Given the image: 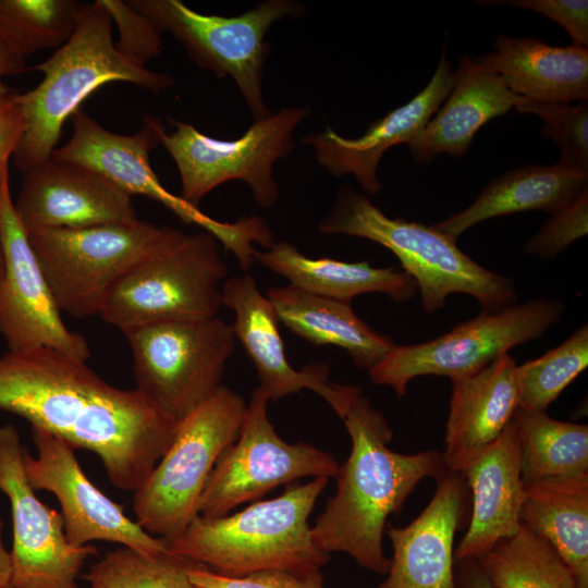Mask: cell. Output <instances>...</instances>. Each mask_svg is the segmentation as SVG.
I'll return each instance as SVG.
<instances>
[{
	"instance_id": "cell-17",
	"label": "cell",
	"mask_w": 588,
	"mask_h": 588,
	"mask_svg": "<svg viewBox=\"0 0 588 588\" xmlns=\"http://www.w3.org/2000/svg\"><path fill=\"white\" fill-rule=\"evenodd\" d=\"M32 438L37 455L25 451L28 481L35 491L54 494L61 506L65 537L72 546L112 542L145 556L170 550L166 541L145 531L89 480L69 443L38 428H32Z\"/></svg>"
},
{
	"instance_id": "cell-26",
	"label": "cell",
	"mask_w": 588,
	"mask_h": 588,
	"mask_svg": "<svg viewBox=\"0 0 588 588\" xmlns=\"http://www.w3.org/2000/svg\"><path fill=\"white\" fill-rule=\"evenodd\" d=\"M586 189L588 173L572 171L558 163H530L494 177L467 208L432 226L456 241L469 228L491 218L530 210L552 215Z\"/></svg>"
},
{
	"instance_id": "cell-25",
	"label": "cell",
	"mask_w": 588,
	"mask_h": 588,
	"mask_svg": "<svg viewBox=\"0 0 588 588\" xmlns=\"http://www.w3.org/2000/svg\"><path fill=\"white\" fill-rule=\"evenodd\" d=\"M516 96L543 102L587 101L588 49L550 46L534 37L499 34L494 51L475 59Z\"/></svg>"
},
{
	"instance_id": "cell-7",
	"label": "cell",
	"mask_w": 588,
	"mask_h": 588,
	"mask_svg": "<svg viewBox=\"0 0 588 588\" xmlns=\"http://www.w3.org/2000/svg\"><path fill=\"white\" fill-rule=\"evenodd\" d=\"M247 404L225 385L177 422L166 453L134 491L138 525L169 546L198 516L205 485L221 453L241 430Z\"/></svg>"
},
{
	"instance_id": "cell-44",
	"label": "cell",
	"mask_w": 588,
	"mask_h": 588,
	"mask_svg": "<svg viewBox=\"0 0 588 588\" xmlns=\"http://www.w3.org/2000/svg\"><path fill=\"white\" fill-rule=\"evenodd\" d=\"M3 273V256H2V250H1V246H0V278Z\"/></svg>"
},
{
	"instance_id": "cell-36",
	"label": "cell",
	"mask_w": 588,
	"mask_h": 588,
	"mask_svg": "<svg viewBox=\"0 0 588 588\" xmlns=\"http://www.w3.org/2000/svg\"><path fill=\"white\" fill-rule=\"evenodd\" d=\"M587 229L588 189L568 206L552 213L540 230L525 243L524 250L542 259H553L586 235Z\"/></svg>"
},
{
	"instance_id": "cell-37",
	"label": "cell",
	"mask_w": 588,
	"mask_h": 588,
	"mask_svg": "<svg viewBox=\"0 0 588 588\" xmlns=\"http://www.w3.org/2000/svg\"><path fill=\"white\" fill-rule=\"evenodd\" d=\"M112 23L119 29L117 49L137 63H146L162 52L160 30L144 14L132 8L127 1L100 0Z\"/></svg>"
},
{
	"instance_id": "cell-6",
	"label": "cell",
	"mask_w": 588,
	"mask_h": 588,
	"mask_svg": "<svg viewBox=\"0 0 588 588\" xmlns=\"http://www.w3.org/2000/svg\"><path fill=\"white\" fill-rule=\"evenodd\" d=\"M228 268L219 241L167 225L158 246L113 287L100 317L123 334L140 327L217 317Z\"/></svg>"
},
{
	"instance_id": "cell-30",
	"label": "cell",
	"mask_w": 588,
	"mask_h": 588,
	"mask_svg": "<svg viewBox=\"0 0 588 588\" xmlns=\"http://www.w3.org/2000/svg\"><path fill=\"white\" fill-rule=\"evenodd\" d=\"M526 487L588 473V426L561 421L547 412L517 409L513 417Z\"/></svg>"
},
{
	"instance_id": "cell-28",
	"label": "cell",
	"mask_w": 588,
	"mask_h": 588,
	"mask_svg": "<svg viewBox=\"0 0 588 588\" xmlns=\"http://www.w3.org/2000/svg\"><path fill=\"white\" fill-rule=\"evenodd\" d=\"M279 321L291 332L316 346L343 348L353 363L369 371L394 345L378 333L344 303L318 296L287 284L269 290Z\"/></svg>"
},
{
	"instance_id": "cell-12",
	"label": "cell",
	"mask_w": 588,
	"mask_h": 588,
	"mask_svg": "<svg viewBox=\"0 0 588 588\" xmlns=\"http://www.w3.org/2000/svg\"><path fill=\"white\" fill-rule=\"evenodd\" d=\"M560 301L537 298L512 304L455 326L424 343L393 345L368 373L375 385L391 387L397 396L419 376H446L452 381L470 376L507 354L539 339L562 317Z\"/></svg>"
},
{
	"instance_id": "cell-43",
	"label": "cell",
	"mask_w": 588,
	"mask_h": 588,
	"mask_svg": "<svg viewBox=\"0 0 588 588\" xmlns=\"http://www.w3.org/2000/svg\"><path fill=\"white\" fill-rule=\"evenodd\" d=\"M11 556L3 543V522L0 518V588H11Z\"/></svg>"
},
{
	"instance_id": "cell-13",
	"label": "cell",
	"mask_w": 588,
	"mask_h": 588,
	"mask_svg": "<svg viewBox=\"0 0 588 588\" xmlns=\"http://www.w3.org/2000/svg\"><path fill=\"white\" fill-rule=\"evenodd\" d=\"M161 32L180 41L192 60L218 77L231 76L255 120L271 114L262 94V70L269 52L265 37L271 25L301 15L290 0H269L234 16L205 14L181 0H128Z\"/></svg>"
},
{
	"instance_id": "cell-27",
	"label": "cell",
	"mask_w": 588,
	"mask_h": 588,
	"mask_svg": "<svg viewBox=\"0 0 588 588\" xmlns=\"http://www.w3.org/2000/svg\"><path fill=\"white\" fill-rule=\"evenodd\" d=\"M254 258L293 286L344 303L367 293L385 294L394 302L403 303L418 291L414 279L402 269L377 268L367 261L311 258L289 242H275L266 250L256 249Z\"/></svg>"
},
{
	"instance_id": "cell-21",
	"label": "cell",
	"mask_w": 588,
	"mask_h": 588,
	"mask_svg": "<svg viewBox=\"0 0 588 588\" xmlns=\"http://www.w3.org/2000/svg\"><path fill=\"white\" fill-rule=\"evenodd\" d=\"M455 73L442 52L437 70L427 86L405 105L371 123L356 138L335 133L330 126L308 134L302 143L315 149L318 162L334 176L352 174L369 194H377L382 184L377 176L384 152L396 145H408L425 127L452 90Z\"/></svg>"
},
{
	"instance_id": "cell-23",
	"label": "cell",
	"mask_w": 588,
	"mask_h": 588,
	"mask_svg": "<svg viewBox=\"0 0 588 588\" xmlns=\"http://www.w3.org/2000/svg\"><path fill=\"white\" fill-rule=\"evenodd\" d=\"M517 409V364L509 354L453 380L442 452L446 470L461 473L502 434Z\"/></svg>"
},
{
	"instance_id": "cell-35",
	"label": "cell",
	"mask_w": 588,
	"mask_h": 588,
	"mask_svg": "<svg viewBox=\"0 0 588 588\" xmlns=\"http://www.w3.org/2000/svg\"><path fill=\"white\" fill-rule=\"evenodd\" d=\"M515 110L532 113L543 122L540 134L550 138L559 148L561 167L588 173V102L534 101L520 97Z\"/></svg>"
},
{
	"instance_id": "cell-16",
	"label": "cell",
	"mask_w": 588,
	"mask_h": 588,
	"mask_svg": "<svg viewBox=\"0 0 588 588\" xmlns=\"http://www.w3.org/2000/svg\"><path fill=\"white\" fill-rule=\"evenodd\" d=\"M0 334L9 351L39 347L85 362V338L68 329L47 284L10 192L9 170L0 179Z\"/></svg>"
},
{
	"instance_id": "cell-20",
	"label": "cell",
	"mask_w": 588,
	"mask_h": 588,
	"mask_svg": "<svg viewBox=\"0 0 588 588\" xmlns=\"http://www.w3.org/2000/svg\"><path fill=\"white\" fill-rule=\"evenodd\" d=\"M433 497L407 526L387 525L393 554L387 577L377 588H457L454 538L469 509L464 476L449 471Z\"/></svg>"
},
{
	"instance_id": "cell-10",
	"label": "cell",
	"mask_w": 588,
	"mask_h": 588,
	"mask_svg": "<svg viewBox=\"0 0 588 588\" xmlns=\"http://www.w3.org/2000/svg\"><path fill=\"white\" fill-rule=\"evenodd\" d=\"M311 112L309 107L283 108L255 120L235 139L206 135L193 124L169 118L174 131L158 124L159 143L174 160L181 177V197L197 207L212 189L228 181H243L256 203L269 208L279 197L273 164L291 154L293 133Z\"/></svg>"
},
{
	"instance_id": "cell-42",
	"label": "cell",
	"mask_w": 588,
	"mask_h": 588,
	"mask_svg": "<svg viewBox=\"0 0 588 588\" xmlns=\"http://www.w3.org/2000/svg\"><path fill=\"white\" fill-rule=\"evenodd\" d=\"M27 71L25 59L16 54L0 36V83Z\"/></svg>"
},
{
	"instance_id": "cell-1",
	"label": "cell",
	"mask_w": 588,
	"mask_h": 588,
	"mask_svg": "<svg viewBox=\"0 0 588 588\" xmlns=\"http://www.w3.org/2000/svg\"><path fill=\"white\" fill-rule=\"evenodd\" d=\"M0 409L95 453L111 483L133 492L177 425L137 389L113 387L85 362L45 347L0 356Z\"/></svg>"
},
{
	"instance_id": "cell-33",
	"label": "cell",
	"mask_w": 588,
	"mask_h": 588,
	"mask_svg": "<svg viewBox=\"0 0 588 588\" xmlns=\"http://www.w3.org/2000/svg\"><path fill=\"white\" fill-rule=\"evenodd\" d=\"M195 566L171 550L145 556L120 547L95 562L84 578L93 588H197L188 575Z\"/></svg>"
},
{
	"instance_id": "cell-18",
	"label": "cell",
	"mask_w": 588,
	"mask_h": 588,
	"mask_svg": "<svg viewBox=\"0 0 588 588\" xmlns=\"http://www.w3.org/2000/svg\"><path fill=\"white\" fill-rule=\"evenodd\" d=\"M222 305L235 314L236 340L253 362L269 401H280L303 389L320 395L342 418L362 394L359 387L332 382L328 364L313 363L297 370L286 358L279 319L267 296L248 274L228 278L222 285Z\"/></svg>"
},
{
	"instance_id": "cell-4",
	"label": "cell",
	"mask_w": 588,
	"mask_h": 588,
	"mask_svg": "<svg viewBox=\"0 0 588 588\" xmlns=\"http://www.w3.org/2000/svg\"><path fill=\"white\" fill-rule=\"evenodd\" d=\"M329 478L290 485L279 497L220 517L196 516L170 550L228 577L267 569L321 568L330 554L315 543L309 516Z\"/></svg>"
},
{
	"instance_id": "cell-22",
	"label": "cell",
	"mask_w": 588,
	"mask_h": 588,
	"mask_svg": "<svg viewBox=\"0 0 588 588\" xmlns=\"http://www.w3.org/2000/svg\"><path fill=\"white\" fill-rule=\"evenodd\" d=\"M470 495L468 527L454 550V561L477 560L520 528L526 489L520 477L514 420L463 468Z\"/></svg>"
},
{
	"instance_id": "cell-15",
	"label": "cell",
	"mask_w": 588,
	"mask_h": 588,
	"mask_svg": "<svg viewBox=\"0 0 588 588\" xmlns=\"http://www.w3.org/2000/svg\"><path fill=\"white\" fill-rule=\"evenodd\" d=\"M26 450L13 425L0 426V491L9 499L13 527L11 588H78L76 579L96 548L68 541L61 513L42 503L28 481Z\"/></svg>"
},
{
	"instance_id": "cell-29",
	"label": "cell",
	"mask_w": 588,
	"mask_h": 588,
	"mask_svg": "<svg viewBox=\"0 0 588 588\" xmlns=\"http://www.w3.org/2000/svg\"><path fill=\"white\" fill-rule=\"evenodd\" d=\"M525 489L520 524L552 546L576 588H588V473Z\"/></svg>"
},
{
	"instance_id": "cell-32",
	"label": "cell",
	"mask_w": 588,
	"mask_h": 588,
	"mask_svg": "<svg viewBox=\"0 0 588 588\" xmlns=\"http://www.w3.org/2000/svg\"><path fill=\"white\" fill-rule=\"evenodd\" d=\"M86 2L0 0V36L20 57L60 48L74 33Z\"/></svg>"
},
{
	"instance_id": "cell-5",
	"label": "cell",
	"mask_w": 588,
	"mask_h": 588,
	"mask_svg": "<svg viewBox=\"0 0 588 588\" xmlns=\"http://www.w3.org/2000/svg\"><path fill=\"white\" fill-rule=\"evenodd\" d=\"M319 231L364 237L391 250L402 270L416 282L426 313L441 309L453 293L475 297L487 311L517 301L512 278L477 264L457 247L455 240L432 225L389 218L368 197L350 187L340 188Z\"/></svg>"
},
{
	"instance_id": "cell-8",
	"label": "cell",
	"mask_w": 588,
	"mask_h": 588,
	"mask_svg": "<svg viewBox=\"0 0 588 588\" xmlns=\"http://www.w3.org/2000/svg\"><path fill=\"white\" fill-rule=\"evenodd\" d=\"M71 121L72 136L65 145L54 149L52 158L86 166L131 196L143 195L162 204L184 223L212 234L233 253L243 271L255 262V244L267 249L277 242L262 218L250 216L234 222L218 221L161 184L149 159L150 150L160 144L157 132L160 120L156 117H145L140 130L132 135L108 131L81 109Z\"/></svg>"
},
{
	"instance_id": "cell-38",
	"label": "cell",
	"mask_w": 588,
	"mask_h": 588,
	"mask_svg": "<svg viewBox=\"0 0 588 588\" xmlns=\"http://www.w3.org/2000/svg\"><path fill=\"white\" fill-rule=\"evenodd\" d=\"M188 575L197 588H324L320 568L267 569L243 577H228L198 565Z\"/></svg>"
},
{
	"instance_id": "cell-40",
	"label": "cell",
	"mask_w": 588,
	"mask_h": 588,
	"mask_svg": "<svg viewBox=\"0 0 588 588\" xmlns=\"http://www.w3.org/2000/svg\"><path fill=\"white\" fill-rule=\"evenodd\" d=\"M21 93L0 83V179L9 170V160L16 152L24 134Z\"/></svg>"
},
{
	"instance_id": "cell-41",
	"label": "cell",
	"mask_w": 588,
	"mask_h": 588,
	"mask_svg": "<svg viewBox=\"0 0 588 588\" xmlns=\"http://www.w3.org/2000/svg\"><path fill=\"white\" fill-rule=\"evenodd\" d=\"M457 588H493L477 560L455 562Z\"/></svg>"
},
{
	"instance_id": "cell-3",
	"label": "cell",
	"mask_w": 588,
	"mask_h": 588,
	"mask_svg": "<svg viewBox=\"0 0 588 588\" xmlns=\"http://www.w3.org/2000/svg\"><path fill=\"white\" fill-rule=\"evenodd\" d=\"M112 24L100 0L87 3L69 40L49 59L27 68L44 77L20 95L24 134L13 157L22 173L52 156L66 120L99 87L125 82L158 94L174 84L171 75L149 70L120 52Z\"/></svg>"
},
{
	"instance_id": "cell-34",
	"label": "cell",
	"mask_w": 588,
	"mask_h": 588,
	"mask_svg": "<svg viewBox=\"0 0 588 588\" xmlns=\"http://www.w3.org/2000/svg\"><path fill=\"white\" fill-rule=\"evenodd\" d=\"M588 366V328L581 326L542 356L517 365L518 409L547 412Z\"/></svg>"
},
{
	"instance_id": "cell-2",
	"label": "cell",
	"mask_w": 588,
	"mask_h": 588,
	"mask_svg": "<svg viewBox=\"0 0 588 588\" xmlns=\"http://www.w3.org/2000/svg\"><path fill=\"white\" fill-rule=\"evenodd\" d=\"M351 438L346 461L335 475L336 491L311 526L323 552L348 554L360 567L385 575L388 517L400 512L418 483L446 473L442 452L403 454L389 448L393 431L383 413L360 394L341 418Z\"/></svg>"
},
{
	"instance_id": "cell-11",
	"label": "cell",
	"mask_w": 588,
	"mask_h": 588,
	"mask_svg": "<svg viewBox=\"0 0 588 588\" xmlns=\"http://www.w3.org/2000/svg\"><path fill=\"white\" fill-rule=\"evenodd\" d=\"M136 388L175 422L222 385L236 338L220 317L149 324L124 334Z\"/></svg>"
},
{
	"instance_id": "cell-24",
	"label": "cell",
	"mask_w": 588,
	"mask_h": 588,
	"mask_svg": "<svg viewBox=\"0 0 588 588\" xmlns=\"http://www.w3.org/2000/svg\"><path fill=\"white\" fill-rule=\"evenodd\" d=\"M454 73L444 105L407 145L418 163H429L443 154L465 156L479 128L515 108L520 98L497 73L470 57H462Z\"/></svg>"
},
{
	"instance_id": "cell-19",
	"label": "cell",
	"mask_w": 588,
	"mask_h": 588,
	"mask_svg": "<svg viewBox=\"0 0 588 588\" xmlns=\"http://www.w3.org/2000/svg\"><path fill=\"white\" fill-rule=\"evenodd\" d=\"M23 175L14 207L26 232L138 221L132 196L86 166L50 157Z\"/></svg>"
},
{
	"instance_id": "cell-9",
	"label": "cell",
	"mask_w": 588,
	"mask_h": 588,
	"mask_svg": "<svg viewBox=\"0 0 588 588\" xmlns=\"http://www.w3.org/2000/svg\"><path fill=\"white\" fill-rule=\"evenodd\" d=\"M167 225L147 221L26 232L60 310L100 316L115 284L146 258Z\"/></svg>"
},
{
	"instance_id": "cell-39",
	"label": "cell",
	"mask_w": 588,
	"mask_h": 588,
	"mask_svg": "<svg viewBox=\"0 0 588 588\" xmlns=\"http://www.w3.org/2000/svg\"><path fill=\"white\" fill-rule=\"evenodd\" d=\"M479 3H504L535 11L561 25L575 46L587 48L588 1L587 0H506L480 1Z\"/></svg>"
},
{
	"instance_id": "cell-14",
	"label": "cell",
	"mask_w": 588,
	"mask_h": 588,
	"mask_svg": "<svg viewBox=\"0 0 588 588\" xmlns=\"http://www.w3.org/2000/svg\"><path fill=\"white\" fill-rule=\"evenodd\" d=\"M269 399L255 389L236 440L219 456L198 503V515L220 517L301 478L335 477V457L307 442L289 443L268 417Z\"/></svg>"
},
{
	"instance_id": "cell-31",
	"label": "cell",
	"mask_w": 588,
	"mask_h": 588,
	"mask_svg": "<svg viewBox=\"0 0 588 588\" xmlns=\"http://www.w3.org/2000/svg\"><path fill=\"white\" fill-rule=\"evenodd\" d=\"M477 561L493 588H576L552 546L523 525Z\"/></svg>"
}]
</instances>
